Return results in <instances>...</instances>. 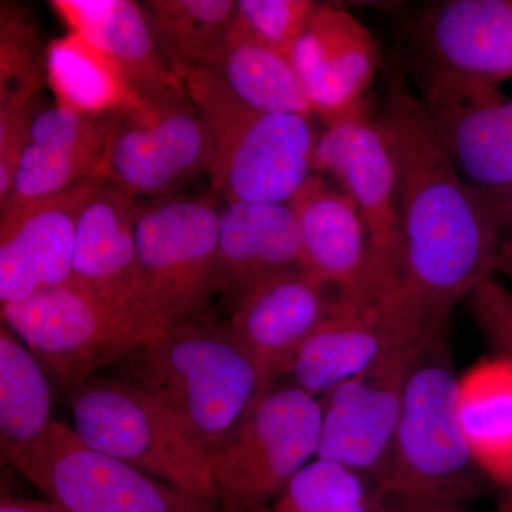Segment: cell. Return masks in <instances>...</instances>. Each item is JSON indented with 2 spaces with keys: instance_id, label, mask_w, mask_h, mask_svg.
<instances>
[{
  "instance_id": "cell-20",
  "label": "cell",
  "mask_w": 512,
  "mask_h": 512,
  "mask_svg": "<svg viewBox=\"0 0 512 512\" xmlns=\"http://www.w3.org/2000/svg\"><path fill=\"white\" fill-rule=\"evenodd\" d=\"M69 25L117 64L128 86L146 101L187 93L158 47L141 5L133 0H53Z\"/></svg>"
},
{
  "instance_id": "cell-35",
  "label": "cell",
  "mask_w": 512,
  "mask_h": 512,
  "mask_svg": "<svg viewBox=\"0 0 512 512\" xmlns=\"http://www.w3.org/2000/svg\"><path fill=\"white\" fill-rule=\"evenodd\" d=\"M501 274L512 279V241L501 242L495 275Z\"/></svg>"
},
{
  "instance_id": "cell-13",
  "label": "cell",
  "mask_w": 512,
  "mask_h": 512,
  "mask_svg": "<svg viewBox=\"0 0 512 512\" xmlns=\"http://www.w3.org/2000/svg\"><path fill=\"white\" fill-rule=\"evenodd\" d=\"M201 173L208 174L207 131L187 92L124 113L99 180L134 198H157L178 194Z\"/></svg>"
},
{
  "instance_id": "cell-9",
  "label": "cell",
  "mask_w": 512,
  "mask_h": 512,
  "mask_svg": "<svg viewBox=\"0 0 512 512\" xmlns=\"http://www.w3.org/2000/svg\"><path fill=\"white\" fill-rule=\"evenodd\" d=\"M322 404L299 387H271L231 437L212 450V476L229 512H259L274 503L318 454Z\"/></svg>"
},
{
  "instance_id": "cell-36",
  "label": "cell",
  "mask_w": 512,
  "mask_h": 512,
  "mask_svg": "<svg viewBox=\"0 0 512 512\" xmlns=\"http://www.w3.org/2000/svg\"><path fill=\"white\" fill-rule=\"evenodd\" d=\"M375 505L373 503H366L360 505H353V507L348 508H340V510L333 511H301V512H375ZM261 512H274L269 510H264Z\"/></svg>"
},
{
  "instance_id": "cell-17",
  "label": "cell",
  "mask_w": 512,
  "mask_h": 512,
  "mask_svg": "<svg viewBox=\"0 0 512 512\" xmlns=\"http://www.w3.org/2000/svg\"><path fill=\"white\" fill-rule=\"evenodd\" d=\"M291 62L313 113L329 123L365 101L380 60L372 33L359 19L343 6L318 3Z\"/></svg>"
},
{
  "instance_id": "cell-4",
  "label": "cell",
  "mask_w": 512,
  "mask_h": 512,
  "mask_svg": "<svg viewBox=\"0 0 512 512\" xmlns=\"http://www.w3.org/2000/svg\"><path fill=\"white\" fill-rule=\"evenodd\" d=\"M183 80L207 131L215 194L225 204H289L313 173L318 136L309 119L252 109L202 66Z\"/></svg>"
},
{
  "instance_id": "cell-14",
  "label": "cell",
  "mask_w": 512,
  "mask_h": 512,
  "mask_svg": "<svg viewBox=\"0 0 512 512\" xmlns=\"http://www.w3.org/2000/svg\"><path fill=\"white\" fill-rule=\"evenodd\" d=\"M416 319L437 326L403 286L338 293L293 362V386L320 399L372 365L396 333Z\"/></svg>"
},
{
  "instance_id": "cell-16",
  "label": "cell",
  "mask_w": 512,
  "mask_h": 512,
  "mask_svg": "<svg viewBox=\"0 0 512 512\" xmlns=\"http://www.w3.org/2000/svg\"><path fill=\"white\" fill-rule=\"evenodd\" d=\"M103 180L89 178L0 217V302L69 281L77 225Z\"/></svg>"
},
{
  "instance_id": "cell-34",
  "label": "cell",
  "mask_w": 512,
  "mask_h": 512,
  "mask_svg": "<svg viewBox=\"0 0 512 512\" xmlns=\"http://www.w3.org/2000/svg\"><path fill=\"white\" fill-rule=\"evenodd\" d=\"M0 512H72L55 501H35L26 498H3Z\"/></svg>"
},
{
  "instance_id": "cell-37",
  "label": "cell",
  "mask_w": 512,
  "mask_h": 512,
  "mask_svg": "<svg viewBox=\"0 0 512 512\" xmlns=\"http://www.w3.org/2000/svg\"><path fill=\"white\" fill-rule=\"evenodd\" d=\"M503 512H512V494L511 497L508 498L507 503H505L503 507Z\"/></svg>"
},
{
  "instance_id": "cell-18",
  "label": "cell",
  "mask_w": 512,
  "mask_h": 512,
  "mask_svg": "<svg viewBox=\"0 0 512 512\" xmlns=\"http://www.w3.org/2000/svg\"><path fill=\"white\" fill-rule=\"evenodd\" d=\"M124 113L83 114L47 106L37 114L12 190L0 201V217L97 178Z\"/></svg>"
},
{
  "instance_id": "cell-12",
  "label": "cell",
  "mask_w": 512,
  "mask_h": 512,
  "mask_svg": "<svg viewBox=\"0 0 512 512\" xmlns=\"http://www.w3.org/2000/svg\"><path fill=\"white\" fill-rule=\"evenodd\" d=\"M313 171L333 177L355 202L369 239L373 279L402 286V229L392 153L366 101L326 123Z\"/></svg>"
},
{
  "instance_id": "cell-1",
  "label": "cell",
  "mask_w": 512,
  "mask_h": 512,
  "mask_svg": "<svg viewBox=\"0 0 512 512\" xmlns=\"http://www.w3.org/2000/svg\"><path fill=\"white\" fill-rule=\"evenodd\" d=\"M375 119L396 173L402 286L437 326L447 328L457 303L495 275L503 239L402 77L390 80Z\"/></svg>"
},
{
  "instance_id": "cell-28",
  "label": "cell",
  "mask_w": 512,
  "mask_h": 512,
  "mask_svg": "<svg viewBox=\"0 0 512 512\" xmlns=\"http://www.w3.org/2000/svg\"><path fill=\"white\" fill-rule=\"evenodd\" d=\"M158 47L177 76L202 66L227 39L234 0H148L141 3Z\"/></svg>"
},
{
  "instance_id": "cell-2",
  "label": "cell",
  "mask_w": 512,
  "mask_h": 512,
  "mask_svg": "<svg viewBox=\"0 0 512 512\" xmlns=\"http://www.w3.org/2000/svg\"><path fill=\"white\" fill-rule=\"evenodd\" d=\"M460 377L446 329L421 348L407 377L379 507L443 512L476 490V461L458 419Z\"/></svg>"
},
{
  "instance_id": "cell-22",
  "label": "cell",
  "mask_w": 512,
  "mask_h": 512,
  "mask_svg": "<svg viewBox=\"0 0 512 512\" xmlns=\"http://www.w3.org/2000/svg\"><path fill=\"white\" fill-rule=\"evenodd\" d=\"M136 205L127 192L106 181L100 184L80 215L70 281L111 301L143 306L138 299Z\"/></svg>"
},
{
  "instance_id": "cell-26",
  "label": "cell",
  "mask_w": 512,
  "mask_h": 512,
  "mask_svg": "<svg viewBox=\"0 0 512 512\" xmlns=\"http://www.w3.org/2000/svg\"><path fill=\"white\" fill-rule=\"evenodd\" d=\"M47 82L57 104L83 114L127 113L144 104L109 55L73 30L47 45Z\"/></svg>"
},
{
  "instance_id": "cell-23",
  "label": "cell",
  "mask_w": 512,
  "mask_h": 512,
  "mask_svg": "<svg viewBox=\"0 0 512 512\" xmlns=\"http://www.w3.org/2000/svg\"><path fill=\"white\" fill-rule=\"evenodd\" d=\"M423 107L468 187L480 197L511 187L512 100Z\"/></svg>"
},
{
  "instance_id": "cell-6",
  "label": "cell",
  "mask_w": 512,
  "mask_h": 512,
  "mask_svg": "<svg viewBox=\"0 0 512 512\" xmlns=\"http://www.w3.org/2000/svg\"><path fill=\"white\" fill-rule=\"evenodd\" d=\"M73 430L103 456L185 493L220 501L210 456L177 413L126 377L96 375L70 396Z\"/></svg>"
},
{
  "instance_id": "cell-11",
  "label": "cell",
  "mask_w": 512,
  "mask_h": 512,
  "mask_svg": "<svg viewBox=\"0 0 512 512\" xmlns=\"http://www.w3.org/2000/svg\"><path fill=\"white\" fill-rule=\"evenodd\" d=\"M12 467L72 512H229L220 501L185 493L84 446L62 421H53L43 443Z\"/></svg>"
},
{
  "instance_id": "cell-31",
  "label": "cell",
  "mask_w": 512,
  "mask_h": 512,
  "mask_svg": "<svg viewBox=\"0 0 512 512\" xmlns=\"http://www.w3.org/2000/svg\"><path fill=\"white\" fill-rule=\"evenodd\" d=\"M468 309L494 355L512 362V291L497 278L488 276L467 295Z\"/></svg>"
},
{
  "instance_id": "cell-25",
  "label": "cell",
  "mask_w": 512,
  "mask_h": 512,
  "mask_svg": "<svg viewBox=\"0 0 512 512\" xmlns=\"http://www.w3.org/2000/svg\"><path fill=\"white\" fill-rule=\"evenodd\" d=\"M52 394L39 360L15 333L0 329V447L13 466L46 439Z\"/></svg>"
},
{
  "instance_id": "cell-19",
  "label": "cell",
  "mask_w": 512,
  "mask_h": 512,
  "mask_svg": "<svg viewBox=\"0 0 512 512\" xmlns=\"http://www.w3.org/2000/svg\"><path fill=\"white\" fill-rule=\"evenodd\" d=\"M289 205L301 231L303 269L338 293L383 286L373 279L365 224L345 191L313 171Z\"/></svg>"
},
{
  "instance_id": "cell-29",
  "label": "cell",
  "mask_w": 512,
  "mask_h": 512,
  "mask_svg": "<svg viewBox=\"0 0 512 512\" xmlns=\"http://www.w3.org/2000/svg\"><path fill=\"white\" fill-rule=\"evenodd\" d=\"M0 109L39 96L47 80V47L29 9L0 3Z\"/></svg>"
},
{
  "instance_id": "cell-30",
  "label": "cell",
  "mask_w": 512,
  "mask_h": 512,
  "mask_svg": "<svg viewBox=\"0 0 512 512\" xmlns=\"http://www.w3.org/2000/svg\"><path fill=\"white\" fill-rule=\"evenodd\" d=\"M316 5L312 0H239L228 35L291 59Z\"/></svg>"
},
{
  "instance_id": "cell-15",
  "label": "cell",
  "mask_w": 512,
  "mask_h": 512,
  "mask_svg": "<svg viewBox=\"0 0 512 512\" xmlns=\"http://www.w3.org/2000/svg\"><path fill=\"white\" fill-rule=\"evenodd\" d=\"M338 291L306 271L264 279L237 302L228 329L264 379L289 376L299 350L329 315Z\"/></svg>"
},
{
  "instance_id": "cell-24",
  "label": "cell",
  "mask_w": 512,
  "mask_h": 512,
  "mask_svg": "<svg viewBox=\"0 0 512 512\" xmlns=\"http://www.w3.org/2000/svg\"><path fill=\"white\" fill-rule=\"evenodd\" d=\"M458 419L478 470L512 491V362L485 357L460 377Z\"/></svg>"
},
{
  "instance_id": "cell-5",
  "label": "cell",
  "mask_w": 512,
  "mask_h": 512,
  "mask_svg": "<svg viewBox=\"0 0 512 512\" xmlns=\"http://www.w3.org/2000/svg\"><path fill=\"white\" fill-rule=\"evenodd\" d=\"M407 66L424 106L504 100L512 77V0H434L400 20Z\"/></svg>"
},
{
  "instance_id": "cell-8",
  "label": "cell",
  "mask_w": 512,
  "mask_h": 512,
  "mask_svg": "<svg viewBox=\"0 0 512 512\" xmlns=\"http://www.w3.org/2000/svg\"><path fill=\"white\" fill-rule=\"evenodd\" d=\"M221 208L200 195L137 201L138 299L150 315L167 325L200 319L221 293Z\"/></svg>"
},
{
  "instance_id": "cell-10",
  "label": "cell",
  "mask_w": 512,
  "mask_h": 512,
  "mask_svg": "<svg viewBox=\"0 0 512 512\" xmlns=\"http://www.w3.org/2000/svg\"><path fill=\"white\" fill-rule=\"evenodd\" d=\"M443 329L427 319L412 320L372 365L320 397L322 430L316 458L375 477L380 484L389 466L410 367L421 348Z\"/></svg>"
},
{
  "instance_id": "cell-21",
  "label": "cell",
  "mask_w": 512,
  "mask_h": 512,
  "mask_svg": "<svg viewBox=\"0 0 512 512\" xmlns=\"http://www.w3.org/2000/svg\"><path fill=\"white\" fill-rule=\"evenodd\" d=\"M292 269L303 266L301 231L291 205L231 202L221 208L220 291L232 305L252 286Z\"/></svg>"
},
{
  "instance_id": "cell-3",
  "label": "cell",
  "mask_w": 512,
  "mask_h": 512,
  "mask_svg": "<svg viewBox=\"0 0 512 512\" xmlns=\"http://www.w3.org/2000/svg\"><path fill=\"white\" fill-rule=\"evenodd\" d=\"M121 377L170 406L197 433L208 454L231 437L271 389L228 326L170 323L119 363Z\"/></svg>"
},
{
  "instance_id": "cell-33",
  "label": "cell",
  "mask_w": 512,
  "mask_h": 512,
  "mask_svg": "<svg viewBox=\"0 0 512 512\" xmlns=\"http://www.w3.org/2000/svg\"><path fill=\"white\" fill-rule=\"evenodd\" d=\"M493 215L503 241H512V185L497 194L481 197Z\"/></svg>"
},
{
  "instance_id": "cell-27",
  "label": "cell",
  "mask_w": 512,
  "mask_h": 512,
  "mask_svg": "<svg viewBox=\"0 0 512 512\" xmlns=\"http://www.w3.org/2000/svg\"><path fill=\"white\" fill-rule=\"evenodd\" d=\"M202 67L252 109L315 116L291 59L274 50L228 35Z\"/></svg>"
},
{
  "instance_id": "cell-32",
  "label": "cell",
  "mask_w": 512,
  "mask_h": 512,
  "mask_svg": "<svg viewBox=\"0 0 512 512\" xmlns=\"http://www.w3.org/2000/svg\"><path fill=\"white\" fill-rule=\"evenodd\" d=\"M33 97L23 103L0 109V201L8 197L18 171L20 158L28 146L42 99Z\"/></svg>"
},
{
  "instance_id": "cell-7",
  "label": "cell",
  "mask_w": 512,
  "mask_h": 512,
  "mask_svg": "<svg viewBox=\"0 0 512 512\" xmlns=\"http://www.w3.org/2000/svg\"><path fill=\"white\" fill-rule=\"evenodd\" d=\"M2 320L70 393L168 326L143 306L111 301L70 279L2 305Z\"/></svg>"
}]
</instances>
